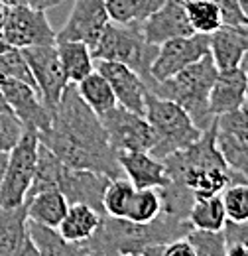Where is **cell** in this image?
<instances>
[{
    "label": "cell",
    "mask_w": 248,
    "mask_h": 256,
    "mask_svg": "<svg viewBox=\"0 0 248 256\" xmlns=\"http://www.w3.org/2000/svg\"><path fill=\"white\" fill-rule=\"evenodd\" d=\"M38 136L44 146L71 168L98 172L112 180L124 178L118 152L110 146L100 116L81 98L73 83L63 91L52 128Z\"/></svg>",
    "instance_id": "6da1fadb"
},
{
    "label": "cell",
    "mask_w": 248,
    "mask_h": 256,
    "mask_svg": "<svg viewBox=\"0 0 248 256\" xmlns=\"http://www.w3.org/2000/svg\"><path fill=\"white\" fill-rule=\"evenodd\" d=\"M191 228L189 221L166 211L150 223H134L130 219L102 215L96 232L83 242V246L98 256L142 254V250L152 244H168L176 238H184Z\"/></svg>",
    "instance_id": "7a4b0ae2"
},
{
    "label": "cell",
    "mask_w": 248,
    "mask_h": 256,
    "mask_svg": "<svg viewBox=\"0 0 248 256\" xmlns=\"http://www.w3.org/2000/svg\"><path fill=\"white\" fill-rule=\"evenodd\" d=\"M217 73L218 67L215 65V60L211 58V54H207L205 58L186 67L178 75L156 83L152 93L182 104L197 128L207 130L215 124V116L209 108V95Z\"/></svg>",
    "instance_id": "3957f363"
},
{
    "label": "cell",
    "mask_w": 248,
    "mask_h": 256,
    "mask_svg": "<svg viewBox=\"0 0 248 256\" xmlns=\"http://www.w3.org/2000/svg\"><path fill=\"white\" fill-rule=\"evenodd\" d=\"M150 126L154 130L156 142L150 154L158 160L168 158L174 152H180L187 146H191L203 130L191 120L189 112L176 100L154 95L152 91L146 93V112Z\"/></svg>",
    "instance_id": "277c9868"
},
{
    "label": "cell",
    "mask_w": 248,
    "mask_h": 256,
    "mask_svg": "<svg viewBox=\"0 0 248 256\" xmlns=\"http://www.w3.org/2000/svg\"><path fill=\"white\" fill-rule=\"evenodd\" d=\"M94 60H106V62H118L128 67H132L146 83L148 91L152 89V64L158 54V46H152L144 34L138 22L130 24H116L108 22L100 40L96 42L93 50Z\"/></svg>",
    "instance_id": "5b68a950"
},
{
    "label": "cell",
    "mask_w": 248,
    "mask_h": 256,
    "mask_svg": "<svg viewBox=\"0 0 248 256\" xmlns=\"http://www.w3.org/2000/svg\"><path fill=\"white\" fill-rule=\"evenodd\" d=\"M40 136L34 130H24L18 144L8 152V164L0 184V205L14 209L28 201L32 182L38 168Z\"/></svg>",
    "instance_id": "8992f818"
},
{
    "label": "cell",
    "mask_w": 248,
    "mask_h": 256,
    "mask_svg": "<svg viewBox=\"0 0 248 256\" xmlns=\"http://www.w3.org/2000/svg\"><path fill=\"white\" fill-rule=\"evenodd\" d=\"M215 142L226 166L248 184V108L220 114L215 118Z\"/></svg>",
    "instance_id": "52a82bcc"
},
{
    "label": "cell",
    "mask_w": 248,
    "mask_h": 256,
    "mask_svg": "<svg viewBox=\"0 0 248 256\" xmlns=\"http://www.w3.org/2000/svg\"><path fill=\"white\" fill-rule=\"evenodd\" d=\"M100 120L108 134L110 146L116 152H132V150L150 152L154 148V130L144 114L132 112L116 104L112 110L104 112Z\"/></svg>",
    "instance_id": "ba28073f"
},
{
    "label": "cell",
    "mask_w": 248,
    "mask_h": 256,
    "mask_svg": "<svg viewBox=\"0 0 248 256\" xmlns=\"http://www.w3.org/2000/svg\"><path fill=\"white\" fill-rule=\"evenodd\" d=\"M52 24L46 18V10H36L28 4L12 6L8 10L6 22L2 26V38L8 46L24 50L34 46H52L56 44Z\"/></svg>",
    "instance_id": "9c48e42d"
},
{
    "label": "cell",
    "mask_w": 248,
    "mask_h": 256,
    "mask_svg": "<svg viewBox=\"0 0 248 256\" xmlns=\"http://www.w3.org/2000/svg\"><path fill=\"white\" fill-rule=\"evenodd\" d=\"M207 54H209V36L207 34L195 32L191 36L168 40L166 44H162L158 48L156 60L152 64V69H150L152 81H154L152 89L156 87V83L178 75L180 71H184L186 67L199 62Z\"/></svg>",
    "instance_id": "30bf717a"
},
{
    "label": "cell",
    "mask_w": 248,
    "mask_h": 256,
    "mask_svg": "<svg viewBox=\"0 0 248 256\" xmlns=\"http://www.w3.org/2000/svg\"><path fill=\"white\" fill-rule=\"evenodd\" d=\"M22 54H24L26 62L30 65L32 75L36 79V87H38L40 95L44 98L46 106L52 112H56L63 91L69 85L56 44H52V46L24 48Z\"/></svg>",
    "instance_id": "8fae6325"
},
{
    "label": "cell",
    "mask_w": 248,
    "mask_h": 256,
    "mask_svg": "<svg viewBox=\"0 0 248 256\" xmlns=\"http://www.w3.org/2000/svg\"><path fill=\"white\" fill-rule=\"evenodd\" d=\"M0 93L4 96L8 108L20 118L26 130H34L38 134L48 132L54 122V112L46 106L44 98L36 87L28 83L0 77Z\"/></svg>",
    "instance_id": "7c38bea8"
},
{
    "label": "cell",
    "mask_w": 248,
    "mask_h": 256,
    "mask_svg": "<svg viewBox=\"0 0 248 256\" xmlns=\"http://www.w3.org/2000/svg\"><path fill=\"white\" fill-rule=\"evenodd\" d=\"M108 22L110 18L104 0H75L67 22L56 36V42H83L93 50Z\"/></svg>",
    "instance_id": "4fadbf2b"
},
{
    "label": "cell",
    "mask_w": 248,
    "mask_h": 256,
    "mask_svg": "<svg viewBox=\"0 0 248 256\" xmlns=\"http://www.w3.org/2000/svg\"><path fill=\"white\" fill-rule=\"evenodd\" d=\"M94 62H96L94 69L108 79L118 104L132 112L144 114L146 112V93H148L144 79L132 67L118 64V62H106V60H94Z\"/></svg>",
    "instance_id": "5bb4252c"
},
{
    "label": "cell",
    "mask_w": 248,
    "mask_h": 256,
    "mask_svg": "<svg viewBox=\"0 0 248 256\" xmlns=\"http://www.w3.org/2000/svg\"><path fill=\"white\" fill-rule=\"evenodd\" d=\"M140 28L144 38L158 48L168 40L195 34L187 18L186 0H166L154 14H150L140 24Z\"/></svg>",
    "instance_id": "9a60e30c"
},
{
    "label": "cell",
    "mask_w": 248,
    "mask_h": 256,
    "mask_svg": "<svg viewBox=\"0 0 248 256\" xmlns=\"http://www.w3.org/2000/svg\"><path fill=\"white\" fill-rule=\"evenodd\" d=\"M246 104V75L242 67L232 69H218L211 95H209V108L213 116L238 110Z\"/></svg>",
    "instance_id": "2e32d148"
},
{
    "label": "cell",
    "mask_w": 248,
    "mask_h": 256,
    "mask_svg": "<svg viewBox=\"0 0 248 256\" xmlns=\"http://www.w3.org/2000/svg\"><path fill=\"white\" fill-rule=\"evenodd\" d=\"M209 54L218 69L240 67L248 54V26L222 24L209 36Z\"/></svg>",
    "instance_id": "e0dca14e"
},
{
    "label": "cell",
    "mask_w": 248,
    "mask_h": 256,
    "mask_svg": "<svg viewBox=\"0 0 248 256\" xmlns=\"http://www.w3.org/2000/svg\"><path fill=\"white\" fill-rule=\"evenodd\" d=\"M118 162L124 176L134 184L136 190L144 188H166L170 184V176L166 164L152 156L150 152H118Z\"/></svg>",
    "instance_id": "ac0fdd59"
},
{
    "label": "cell",
    "mask_w": 248,
    "mask_h": 256,
    "mask_svg": "<svg viewBox=\"0 0 248 256\" xmlns=\"http://www.w3.org/2000/svg\"><path fill=\"white\" fill-rule=\"evenodd\" d=\"M100 219H102V213H98L91 205L75 203V205H69V211L63 217L62 224L58 226V232L69 242L83 244L96 232Z\"/></svg>",
    "instance_id": "d6986e66"
},
{
    "label": "cell",
    "mask_w": 248,
    "mask_h": 256,
    "mask_svg": "<svg viewBox=\"0 0 248 256\" xmlns=\"http://www.w3.org/2000/svg\"><path fill=\"white\" fill-rule=\"evenodd\" d=\"M26 211H28V219L34 223L46 224L50 228H58L69 211V201L58 190L40 192L28 197Z\"/></svg>",
    "instance_id": "ffe728a7"
},
{
    "label": "cell",
    "mask_w": 248,
    "mask_h": 256,
    "mask_svg": "<svg viewBox=\"0 0 248 256\" xmlns=\"http://www.w3.org/2000/svg\"><path fill=\"white\" fill-rule=\"evenodd\" d=\"M60 60H62L63 71L69 83L77 85L83 81L89 73L94 71L93 52L83 42H56Z\"/></svg>",
    "instance_id": "44dd1931"
},
{
    "label": "cell",
    "mask_w": 248,
    "mask_h": 256,
    "mask_svg": "<svg viewBox=\"0 0 248 256\" xmlns=\"http://www.w3.org/2000/svg\"><path fill=\"white\" fill-rule=\"evenodd\" d=\"M28 236L26 203L14 209L0 205V256H12Z\"/></svg>",
    "instance_id": "7402d4cb"
},
{
    "label": "cell",
    "mask_w": 248,
    "mask_h": 256,
    "mask_svg": "<svg viewBox=\"0 0 248 256\" xmlns=\"http://www.w3.org/2000/svg\"><path fill=\"white\" fill-rule=\"evenodd\" d=\"M75 87H77L81 98L93 108L98 116H102L104 112L112 110L118 104L116 95H114L108 79L102 73H98L96 69H94L93 73H89L83 81H79Z\"/></svg>",
    "instance_id": "603a6c76"
},
{
    "label": "cell",
    "mask_w": 248,
    "mask_h": 256,
    "mask_svg": "<svg viewBox=\"0 0 248 256\" xmlns=\"http://www.w3.org/2000/svg\"><path fill=\"white\" fill-rule=\"evenodd\" d=\"M189 223L193 228H203V230H224L228 223L226 211L222 197H203L195 199L189 211Z\"/></svg>",
    "instance_id": "cb8c5ba5"
},
{
    "label": "cell",
    "mask_w": 248,
    "mask_h": 256,
    "mask_svg": "<svg viewBox=\"0 0 248 256\" xmlns=\"http://www.w3.org/2000/svg\"><path fill=\"white\" fill-rule=\"evenodd\" d=\"M28 232L34 238L42 256H79L81 244L65 240L58 228H50L46 224H38L28 219Z\"/></svg>",
    "instance_id": "d4e9b609"
},
{
    "label": "cell",
    "mask_w": 248,
    "mask_h": 256,
    "mask_svg": "<svg viewBox=\"0 0 248 256\" xmlns=\"http://www.w3.org/2000/svg\"><path fill=\"white\" fill-rule=\"evenodd\" d=\"M186 10L193 32L211 36L222 26V14L215 0H186Z\"/></svg>",
    "instance_id": "484cf974"
},
{
    "label": "cell",
    "mask_w": 248,
    "mask_h": 256,
    "mask_svg": "<svg viewBox=\"0 0 248 256\" xmlns=\"http://www.w3.org/2000/svg\"><path fill=\"white\" fill-rule=\"evenodd\" d=\"M134 193H136V188H134V184L126 176L110 180V184H108V188L104 192V197H102L104 215L126 219Z\"/></svg>",
    "instance_id": "4316f807"
},
{
    "label": "cell",
    "mask_w": 248,
    "mask_h": 256,
    "mask_svg": "<svg viewBox=\"0 0 248 256\" xmlns=\"http://www.w3.org/2000/svg\"><path fill=\"white\" fill-rule=\"evenodd\" d=\"M162 213V193L158 188L136 190L126 219L134 223H150Z\"/></svg>",
    "instance_id": "83f0119b"
},
{
    "label": "cell",
    "mask_w": 248,
    "mask_h": 256,
    "mask_svg": "<svg viewBox=\"0 0 248 256\" xmlns=\"http://www.w3.org/2000/svg\"><path fill=\"white\" fill-rule=\"evenodd\" d=\"M0 77L16 79V81H22V83L36 87V79L32 75V69L22 54V50L12 48V46H8L4 52H0Z\"/></svg>",
    "instance_id": "f1b7e54d"
},
{
    "label": "cell",
    "mask_w": 248,
    "mask_h": 256,
    "mask_svg": "<svg viewBox=\"0 0 248 256\" xmlns=\"http://www.w3.org/2000/svg\"><path fill=\"white\" fill-rule=\"evenodd\" d=\"M187 240L193 244L197 256H226V236L224 230H203V228H191L187 234Z\"/></svg>",
    "instance_id": "f546056e"
},
{
    "label": "cell",
    "mask_w": 248,
    "mask_h": 256,
    "mask_svg": "<svg viewBox=\"0 0 248 256\" xmlns=\"http://www.w3.org/2000/svg\"><path fill=\"white\" fill-rule=\"evenodd\" d=\"M224 211L228 221L232 223H248V184H230L220 193Z\"/></svg>",
    "instance_id": "4dcf8cb0"
},
{
    "label": "cell",
    "mask_w": 248,
    "mask_h": 256,
    "mask_svg": "<svg viewBox=\"0 0 248 256\" xmlns=\"http://www.w3.org/2000/svg\"><path fill=\"white\" fill-rule=\"evenodd\" d=\"M24 130V124L12 110L0 108V152H10L22 138Z\"/></svg>",
    "instance_id": "1f68e13d"
},
{
    "label": "cell",
    "mask_w": 248,
    "mask_h": 256,
    "mask_svg": "<svg viewBox=\"0 0 248 256\" xmlns=\"http://www.w3.org/2000/svg\"><path fill=\"white\" fill-rule=\"evenodd\" d=\"M110 22L130 24L136 22V4L134 0H104Z\"/></svg>",
    "instance_id": "d6a6232c"
},
{
    "label": "cell",
    "mask_w": 248,
    "mask_h": 256,
    "mask_svg": "<svg viewBox=\"0 0 248 256\" xmlns=\"http://www.w3.org/2000/svg\"><path fill=\"white\" fill-rule=\"evenodd\" d=\"M222 14V24H236L248 26V16L238 0H215Z\"/></svg>",
    "instance_id": "836d02e7"
},
{
    "label": "cell",
    "mask_w": 248,
    "mask_h": 256,
    "mask_svg": "<svg viewBox=\"0 0 248 256\" xmlns=\"http://www.w3.org/2000/svg\"><path fill=\"white\" fill-rule=\"evenodd\" d=\"M162 256H197V252H195L193 244L187 240V236H184V238H176V240L164 244Z\"/></svg>",
    "instance_id": "e575fe53"
},
{
    "label": "cell",
    "mask_w": 248,
    "mask_h": 256,
    "mask_svg": "<svg viewBox=\"0 0 248 256\" xmlns=\"http://www.w3.org/2000/svg\"><path fill=\"white\" fill-rule=\"evenodd\" d=\"M226 242H240L248 246V223H232L228 221L224 226Z\"/></svg>",
    "instance_id": "d590c367"
},
{
    "label": "cell",
    "mask_w": 248,
    "mask_h": 256,
    "mask_svg": "<svg viewBox=\"0 0 248 256\" xmlns=\"http://www.w3.org/2000/svg\"><path fill=\"white\" fill-rule=\"evenodd\" d=\"M164 2L166 0H134V4H136V22L142 24L150 14H154Z\"/></svg>",
    "instance_id": "8d00e7d4"
},
{
    "label": "cell",
    "mask_w": 248,
    "mask_h": 256,
    "mask_svg": "<svg viewBox=\"0 0 248 256\" xmlns=\"http://www.w3.org/2000/svg\"><path fill=\"white\" fill-rule=\"evenodd\" d=\"M12 256H42V252H40V248L36 246L34 238H32L30 232H28V236L22 240V244L16 248V252Z\"/></svg>",
    "instance_id": "74e56055"
},
{
    "label": "cell",
    "mask_w": 248,
    "mask_h": 256,
    "mask_svg": "<svg viewBox=\"0 0 248 256\" xmlns=\"http://www.w3.org/2000/svg\"><path fill=\"white\" fill-rule=\"evenodd\" d=\"M60 2H63V0H24V4H28L36 10H48V8L58 6Z\"/></svg>",
    "instance_id": "f35d334b"
},
{
    "label": "cell",
    "mask_w": 248,
    "mask_h": 256,
    "mask_svg": "<svg viewBox=\"0 0 248 256\" xmlns=\"http://www.w3.org/2000/svg\"><path fill=\"white\" fill-rule=\"evenodd\" d=\"M226 256H248V246L240 244V242H228Z\"/></svg>",
    "instance_id": "ab89813d"
},
{
    "label": "cell",
    "mask_w": 248,
    "mask_h": 256,
    "mask_svg": "<svg viewBox=\"0 0 248 256\" xmlns=\"http://www.w3.org/2000/svg\"><path fill=\"white\" fill-rule=\"evenodd\" d=\"M8 10H10V6H8L4 0H0V34H2V26H4V22H6Z\"/></svg>",
    "instance_id": "60d3db41"
},
{
    "label": "cell",
    "mask_w": 248,
    "mask_h": 256,
    "mask_svg": "<svg viewBox=\"0 0 248 256\" xmlns=\"http://www.w3.org/2000/svg\"><path fill=\"white\" fill-rule=\"evenodd\" d=\"M6 164H8V152H0V184H2V178H4Z\"/></svg>",
    "instance_id": "b9f144b4"
},
{
    "label": "cell",
    "mask_w": 248,
    "mask_h": 256,
    "mask_svg": "<svg viewBox=\"0 0 248 256\" xmlns=\"http://www.w3.org/2000/svg\"><path fill=\"white\" fill-rule=\"evenodd\" d=\"M240 67L244 69V75H246V104H244V106L248 108V54L244 56V60H242V64H240Z\"/></svg>",
    "instance_id": "7bdbcfd3"
},
{
    "label": "cell",
    "mask_w": 248,
    "mask_h": 256,
    "mask_svg": "<svg viewBox=\"0 0 248 256\" xmlns=\"http://www.w3.org/2000/svg\"><path fill=\"white\" fill-rule=\"evenodd\" d=\"M79 256H98V254H94V252H91V250H87V248L81 244V252H79Z\"/></svg>",
    "instance_id": "ee69618b"
},
{
    "label": "cell",
    "mask_w": 248,
    "mask_h": 256,
    "mask_svg": "<svg viewBox=\"0 0 248 256\" xmlns=\"http://www.w3.org/2000/svg\"><path fill=\"white\" fill-rule=\"evenodd\" d=\"M4 2H6L10 8H12V6H20V4H24V0H4Z\"/></svg>",
    "instance_id": "f6af8a7d"
},
{
    "label": "cell",
    "mask_w": 248,
    "mask_h": 256,
    "mask_svg": "<svg viewBox=\"0 0 248 256\" xmlns=\"http://www.w3.org/2000/svg\"><path fill=\"white\" fill-rule=\"evenodd\" d=\"M6 48H8V44L4 42V38H2V34H0V52H4Z\"/></svg>",
    "instance_id": "bcb514c9"
},
{
    "label": "cell",
    "mask_w": 248,
    "mask_h": 256,
    "mask_svg": "<svg viewBox=\"0 0 248 256\" xmlns=\"http://www.w3.org/2000/svg\"><path fill=\"white\" fill-rule=\"evenodd\" d=\"M0 108H8V104H6V100H4L2 93H0ZM8 110H10V108H8Z\"/></svg>",
    "instance_id": "7dc6e473"
},
{
    "label": "cell",
    "mask_w": 248,
    "mask_h": 256,
    "mask_svg": "<svg viewBox=\"0 0 248 256\" xmlns=\"http://www.w3.org/2000/svg\"><path fill=\"white\" fill-rule=\"evenodd\" d=\"M240 2V6L244 8V12H248V0H238Z\"/></svg>",
    "instance_id": "c3c4849f"
},
{
    "label": "cell",
    "mask_w": 248,
    "mask_h": 256,
    "mask_svg": "<svg viewBox=\"0 0 248 256\" xmlns=\"http://www.w3.org/2000/svg\"><path fill=\"white\" fill-rule=\"evenodd\" d=\"M116 256H142V254H116Z\"/></svg>",
    "instance_id": "681fc988"
},
{
    "label": "cell",
    "mask_w": 248,
    "mask_h": 256,
    "mask_svg": "<svg viewBox=\"0 0 248 256\" xmlns=\"http://www.w3.org/2000/svg\"><path fill=\"white\" fill-rule=\"evenodd\" d=\"M246 16H248V12H246Z\"/></svg>",
    "instance_id": "f907efd6"
}]
</instances>
